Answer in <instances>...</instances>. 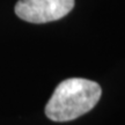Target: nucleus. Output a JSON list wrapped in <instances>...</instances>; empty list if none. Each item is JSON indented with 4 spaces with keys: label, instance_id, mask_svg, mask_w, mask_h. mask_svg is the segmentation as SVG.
<instances>
[{
    "label": "nucleus",
    "instance_id": "nucleus-1",
    "mask_svg": "<svg viewBox=\"0 0 125 125\" xmlns=\"http://www.w3.org/2000/svg\"><path fill=\"white\" fill-rule=\"evenodd\" d=\"M97 82L82 78H71L60 82L45 107L51 121L68 122L90 111L101 97Z\"/></svg>",
    "mask_w": 125,
    "mask_h": 125
},
{
    "label": "nucleus",
    "instance_id": "nucleus-2",
    "mask_svg": "<svg viewBox=\"0 0 125 125\" xmlns=\"http://www.w3.org/2000/svg\"><path fill=\"white\" fill-rule=\"evenodd\" d=\"M74 7V0H19L15 13L31 23H46L66 16Z\"/></svg>",
    "mask_w": 125,
    "mask_h": 125
}]
</instances>
